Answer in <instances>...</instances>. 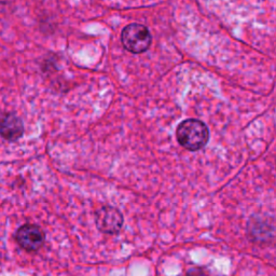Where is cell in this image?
Listing matches in <instances>:
<instances>
[{
  "mask_svg": "<svg viewBox=\"0 0 276 276\" xmlns=\"http://www.w3.org/2000/svg\"><path fill=\"white\" fill-rule=\"evenodd\" d=\"M176 135L179 144L190 151H198L204 148L209 139V132L205 123L196 119L181 122Z\"/></svg>",
  "mask_w": 276,
  "mask_h": 276,
  "instance_id": "obj_1",
  "label": "cell"
},
{
  "mask_svg": "<svg viewBox=\"0 0 276 276\" xmlns=\"http://www.w3.org/2000/svg\"><path fill=\"white\" fill-rule=\"evenodd\" d=\"M122 44L132 53H142L148 50L151 45V35L148 28L141 24L128 25L121 35Z\"/></svg>",
  "mask_w": 276,
  "mask_h": 276,
  "instance_id": "obj_2",
  "label": "cell"
},
{
  "mask_svg": "<svg viewBox=\"0 0 276 276\" xmlns=\"http://www.w3.org/2000/svg\"><path fill=\"white\" fill-rule=\"evenodd\" d=\"M95 224L100 232L118 234L123 226V216L116 207L103 206L95 213Z\"/></svg>",
  "mask_w": 276,
  "mask_h": 276,
  "instance_id": "obj_3",
  "label": "cell"
},
{
  "mask_svg": "<svg viewBox=\"0 0 276 276\" xmlns=\"http://www.w3.org/2000/svg\"><path fill=\"white\" fill-rule=\"evenodd\" d=\"M17 244L27 251H37L43 247L46 240L45 232L36 224L26 223L16 231Z\"/></svg>",
  "mask_w": 276,
  "mask_h": 276,
  "instance_id": "obj_4",
  "label": "cell"
},
{
  "mask_svg": "<svg viewBox=\"0 0 276 276\" xmlns=\"http://www.w3.org/2000/svg\"><path fill=\"white\" fill-rule=\"evenodd\" d=\"M23 121L15 114H6L0 118V136L8 141H15L23 136Z\"/></svg>",
  "mask_w": 276,
  "mask_h": 276,
  "instance_id": "obj_5",
  "label": "cell"
}]
</instances>
